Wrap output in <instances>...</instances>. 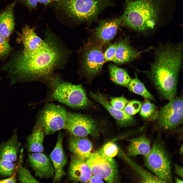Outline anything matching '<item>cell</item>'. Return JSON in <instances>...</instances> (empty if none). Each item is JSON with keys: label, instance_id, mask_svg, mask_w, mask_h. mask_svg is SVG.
<instances>
[{"label": "cell", "instance_id": "cell-23", "mask_svg": "<svg viewBox=\"0 0 183 183\" xmlns=\"http://www.w3.org/2000/svg\"><path fill=\"white\" fill-rule=\"evenodd\" d=\"M45 135L42 128L37 125L27 138V147L28 151L42 152L44 150L43 141Z\"/></svg>", "mask_w": 183, "mask_h": 183}, {"label": "cell", "instance_id": "cell-18", "mask_svg": "<svg viewBox=\"0 0 183 183\" xmlns=\"http://www.w3.org/2000/svg\"><path fill=\"white\" fill-rule=\"evenodd\" d=\"M150 49L151 48L138 51L130 45L128 37H125L121 39L117 44L116 53L112 61L117 64L127 63L138 58L143 53Z\"/></svg>", "mask_w": 183, "mask_h": 183}, {"label": "cell", "instance_id": "cell-38", "mask_svg": "<svg viewBox=\"0 0 183 183\" xmlns=\"http://www.w3.org/2000/svg\"><path fill=\"white\" fill-rule=\"evenodd\" d=\"M59 0H38V2L44 5L45 6L52 4V3L56 2Z\"/></svg>", "mask_w": 183, "mask_h": 183}, {"label": "cell", "instance_id": "cell-37", "mask_svg": "<svg viewBox=\"0 0 183 183\" xmlns=\"http://www.w3.org/2000/svg\"><path fill=\"white\" fill-rule=\"evenodd\" d=\"M89 182L90 183H103V182L102 180V179L97 176L96 175H92L90 177L89 181Z\"/></svg>", "mask_w": 183, "mask_h": 183}, {"label": "cell", "instance_id": "cell-34", "mask_svg": "<svg viewBox=\"0 0 183 183\" xmlns=\"http://www.w3.org/2000/svg\"><path fill=\"white\" fill-rule=\"evenodd\" d=\"M25 5L30 10L35 9L38 2V0H19Z\"/></svg>", "mask_w": 183, "mask_h": 183}, {"label": "cell", "instance_id": "cell-31", "mask_svg": "<svg viewBox=\"0 0 183 183\" xmlns=\"http://www.w3.org/2000/svg\"><path fill=\"white\" fill-rule=\"evenodd\" d=\"M128 102V101L123 96L112 97L109 103L110 105L115 109L119 110H123Z\"/></svg>", "mask_w": 183, "mask_h": 183}, {"label": "cell", "instance_id": "cell-4", "mask_svg": "<svg viewBox=\"0 0 183 183\" xmlns=\"http://www.w3.org/2000/svg\"><path fill=\"white\" fill-rule=\"evenodd\" d=\"M111 3V0H59L52 4L69 20L89 23Z\"/></svg>", "mask_w": 183, "mask_h": 183}, {"label": "cell", "instance_id": "cell-1", "mask_svg": "<svg viewBox=\"0 0 183 183\" xmlns=\"http://www.w3.org/2000/svg\"><path fill=\"white\" fill-rule=\"evenodd\" d=\"M46 47L34 54L22 52L14 56L3 67L15 78H44L66 63L70 53L61 40L48 27L45 32Z\"/></svg>", "mask_w": 183, "mask_h": 183}, {"label": "cell", "instance_id": "cell-20", "mask_svg": "<svg viewBox=\"0 0 183 183\" xmlns=\"http://www.w3.org/2000/svg\"><path fill=\"white\" fill-rule=\"evenodd\" d=\"M20 144L16 132L6 141L0 144V160L14 162L17 161Z\"/></svg>", "mask_w": 183, "mask_h": 183}, {"label": "cell", "instance_id": "cell-6", "mask_svg": "<svg viewBox=\"0 0 183 183\" xmlns=\"http://www.w3.org/2000/svg\"><path fill=\"white\" fill-rule=\"evenodd\" d=\"M52 96L54 100L72 108H84L89 104L86 92L81 84L59 82Z\"/></svg>", "mask_w": 183, "mask_h": 183}, {"label": "cell", "instance_id": "cell-14", "mask_svg": "<svg viewBox=\"0 0 183 183\" xmlns=\"http://www.w3.org/2000/svg\"><path fill=\"white\" fill-rule=\"evenodd\" d=\"M29 163L35 177L40 178H53L54 171L50 158L41 152H34L28 155Z\"/></svg>", "mask_w": 183, "mask_h": 183}, {"label": "cell", "instance_id": "cell-27", "mask_svg": "<svg viewBox=\"0 0 183 183\" xmlns=\"http://www.w3.org/2000/svg\"><path fill=\"white\" fill-rule=\"evenodd\" d=\"M17 165L16 163L0 160V176H12L17 172Z\"/></svg>", "mask_w": 183, "mask_h": 183}, {"label": "cell", "instance_id": "cell-2", "mask_svg": "<svg viewBox=\"0 0 183 183\" xmlns=\"http://www.w3.org/2000/svg\"><path fill=\"white\" fill-rule=\"evenodd\" d=\"M155 55L149 69L137 70L147 75L161 96L170 101L177 93L182 63V44L168 43L161 45L157 49Z\"/></svg>", "mask_w": 183, "mask_h": 183}, {"label": "cell", "instance_id": "cell-26", "mask_svg": "<svg viewBox=\"0 0 183 183\" xmlns=\"http://www.w3.org/2000/svg\"><path fill=\"white\" fill-rule=\"evenodd\" d=\"M21 152L17 170L19 181L20 182L23 183L39 182L32 175L26 167L23 166L22 164L23 161V149Z\"/></svg>", "mask_w": 183, "mask_h": 183}, {"label": "cell", "instance_id": "cell-11", "mask_svg": "<svg viewBox=\"0 0 183 183\" xmlns=\"http://www.w3.org/2000/svg\"><path fill=\"white\" fill-rule=\"evenodd\" d=\"M65 129L77 136H96L98 133L96 121L89 116L79 113L68 112Z\"/></svg>", "mask_w": 183, "mask_h": 183}, {"label": "cell", "instance_id": "cell-19", "mask_svg": "<svg viewBox=\"0 0 183 183\" xmlns=\"http://www.w3.org/2000/svg\"><path fill=\"white\" fill-rule=\"evenodd\" d=\"M68 146L72 154L84 160H86L92 153V144L85 137L72 135L69 140Z\"/></svg>", "mask_w": 183, "mask_h": 183}, {"label": "cell", "instance_id": "cell-33", "mask_svg": "<svg viewBox=\"0 0 183 183\" xmlns=\"http://www.w3.org/2000/svg\"><path fill=\"white\" fill-rule=\"evenodd\" d=\"M117 45L116 43L111 44L104 53L105 62L113 61L116 53Z\"/></svg>", "mask_w": 183, "mask_h": 183}, {"label": "cell", "instance_id": "cell-17", "mask_svg": "<svg viewBox=\"0 0 183 183\" xmlns=\"http://www.w3.org/2000/svg\"><path fill=\"white\" fill-rule=\"evenodd\" d=\"M89 94L92 98L101 104L108 111L119 126L125 127L134 124L135 120L131 115L127 114L124 110H118L112 107L105 97L100 92H91Z\"/></svg>", "mask_w": 183, "mask_h": 183}, {"label": "cell", "instance_id": "cell-28", "mask_svg": "<svg viewBox=\"0 0 183 183\" xmlns=\"http://www.w3.org/2000/svg\"><path fill=\"white\" fill-rule=\"evenodd\" d=\"M99 150L106 157L113 158L118 154L119 148L114 142L110 141L106 143Z\"/></svg>", "mask_w": 183, "mask_h": 183}, {"label": "cell", "instance_id": "cell-40", "mask_svg": "<svg viewBox=\"0 0 183 183\" xmlns=\"http://www.w3.org/2000/svg\"><path fill=\"white\" fill-rule=\"evenodd\" d=\"M179 152L181 154H183V145H182V146L180 148L179 150Z\"/></svg>", "mask_w": 183, "mask_h": 183}, {"label": "cell", "instance_id": "cell-39", "mask_svg": "<svg viewBox=\"0 0 183 183\" xmlns=\"http://www.w3.org/2000/svg\"><path fill=\"white\" fill-rule=\"evenodd\" d=\"M180 178L175 177V180L176 182L177 183H183V180Z\"/></svg>", "mask_w": 183, "mask_h": 183}, {"label": "cell", "instance_id": "cell-25", "mask_svg": "<svg viewBox=\"0 0 183 183\" xmlns=\"http://www.w3.org/2000/svg\"><path fill=\"white\" fill-rule=\"evenodd\" d=\"M128 86L130 92L147 99L152 100H155L154 96L147 90L144 84L138 79L136 72H135L134 78L131 80Z\"/></svg>", "mask_w": 183, "mask_h": 183}, {"label": "cell", "instance_id": "cell-15", "mask_svg": "<svg viewBox=\"0 0 183 183\" xmlns=\"http://www.w3.org/2000/svg\"><path fill=\"white\" fill-rule=\"evenodd\" d=\"M19 39L24 46L22 52L27 54L38 52L44 49L47 45L45 39H42L37 35L34 28L28 25L22 28Z\"/></svg>", "mask_w": 183, "mask_h": 183}, {"label": "cell", "instance_id": "cell-22", "mask_svg": "<svg viewBox=\"0 0 183 183\" xmlns=\"http://www.w3.org/2000/svg\"><path fill=\"white\" fill-rule=\"evenodd\" d=\"M16 3L14 2L9 5L0 14V33L8 40L14 27L13 9Z\"/></svg>", "mask_w": 183, "mask_h": 183}, {"label": "cell", "instance_id": "cell-30", "mask_svg": "<svg viewBox=\"0 0 183 183\" xmlns=\"http://www.w3.org/2000/svg\"><path fill=\"white\" fill-rule=\"evenodd\" d=\"M142 104L137 100H132L128 102L124 109L127 114L132 115L135 114L140 110Z\"/></svg>", "mask_w": 183, "mask_h": 183}, {"label": "cell", "instance_id": "cell-35", "mask_svg": "<svg viewBox=\"0 0 183 183\" xmlns=\"http://www.w3.org/2000/svg\"><path fill=\"white\" fill-rule=\"evenodd\" d=\"M174 172L176 175L182 179L183 168L182 167L177 164H175L174 166Z\"/></svg>", "mask_w": 183, "mask_h": 183}, {"label": "cell", "instance_id": "cell-32", "mask_svg": "<svg viewBox=\"0 0 183 183\" xmlns=\"http://www.w3.org/2000/svg\"><path fill=\"white\" fill-rule=\"evenodd\" d=\"M11 50L8 40L0 33V57L7 55Z\"/></svg>", "mask_w": 183, "mask_h": 183}, {"label": "cell", "instance_id": "cell-13", "mask_svg": "<svg viewBox=\"0 0 183 183\" xmlns=\"http://www.w3.org/2000/svg\"><path fill=\"white\" fill-rule=\"evenodd\" d=\"M64 136L63 133H59L56 145L49 155L54 171L53 183L58 182L66 175L64 168L67 162V159L63 147Z\"/></svg>", "mask_w": 183, "mask_h": 183}, {"label": "cell", "instance_id": "cell-29", "mask_svg": "<svg viewBox=\"0 0 183 183\" xmlns=\"http://www.w3.org/2000/svg\"><path fill=\"white\" fill-rule=\"evenodd\" d=\"M155 105L148 100H146L142 104L140 109V115L144 118L149 117L155 111Z\"/></svg>", "mask_w": 183, "mask_h": 183}, {"label": "cell", "instance_id": "cell-5", "mask_svg": "<svg viewBox=\"0 0 183 183\" xmlns=\"http://www.w3.org/2000/svg\"><path fill=\"white\" fill-rule=\"evenodd\" d=\"M145 165L164 183L172 181L171 162L165 147L160 141L153 143L149 153L144 156Z\"/></svg>", "mask_w": 183, "mask_h": 183}, {"label": "cell", "instance_id": "cell-8", "mask_svg": "<svg viewBox=\"0 0 183 183\" xmlns=\"http://www.w3.org/2000/svg\"><path fill=\"white\" fill-rule=\"evenodd\" d=\"M81 58L82 70L89 77L97 74L105 62L101 46L95 41L89 42L84 46Z\"/></svg>", "mask_w": 183, "mask_h": 183}, {"label": "cell", "instance_id": "cell-9", "mask_svg": "<svg viewBox=\"0 0 183 183\" xmlns=\"http://www.w3.org/2000/svg\"><path fill=\"white\" fill-rule=\"evenodd\" d=\"M93 174L108 183L113 182L117 173V165L113 158L105 156L100 150L92 153L86 160Z\"/></svg>", "mask_w": 183, "mask_h": 183}, {"label": "cell", "instance_id": "cell-21", "mask_svg": "<svg viewBox=\"0 0 183 183\" xmlns=\"http://www.w3.org/2000/svg\"><path fill=\"white\" fill-rule=\"evenodd\" d=\"M129 144L127 154L130 156L138 155L145 156L150 152L151 148L150 139L144 134L136 138L129 140Z\"/></svg>", "mask_w": 183, "mask_h": 183}, {"label": "cell", "instance_id": "cell-3", "mask_svg": "<svg viewBox=\"0 0 183 183\" xmlns=\"http://www.w3.org/2000/svg\"><path fill=\"white\" fill-rule=\"evenodd\" d=\"M160 4L156 0H127L121 25L139 32L153 30L159 20Z\"/></svg>", "mask_w": 183, "mask_h": 183}, {"label": "cell", "instance_id": "cell-16", "mask_svg": "<svg viewBox=\"0 0 183 183\" xmlns=\"http://www.w3.org/2000/svg\"><path fill=\"white\" fill-rule=\"evenodd\" d=\"M68 174L69 179L72 181L87 182H88L93 174L86 160L72 154Z\"/></svg>", "mask_w": 183, "mask_h": 183}, {"label": "cell", "instance_id": "cell-12", "mask_svg": "<svg viewBox=\"0 0 183 183\" xmlns=\"http://www.w3.org/2000/svg\"><path fill=\"white\" fill-rule=\"evenodd\" d=\"M121 16L111 19L101 20L93 30L96 42L101 45L108 43L115 37L121 25Z\"/></svg>", "mask_w": 183, "mask_h": 183}, {"label": "cell", "instance_id": "cell-7", "mask_svg": "<svg viewBox=\"0 0 183 183\" xmlns=\"http://www.w3.org/2000/svg\"><path fill=\"white\" fill-rule=\"evenodd\" d=\"M68 113L62 106L48 104L41 112L37 125L42 128L45 135L53 134L65 128Z\"/></svg>", "mask_w": 183, "mask_h": 183}, {"label": "cell", "instance_id": "cell-24", "mask_svg": "<svg viewBox=\"0 0 183 183\" xmlns=\"http://www.w3.org/2000/svg\"><path fill=\"white\" fill-rule=\"evenodd\" d=\"M108 69L110 78L114 82L124 86L128 85L131 79L126 70L112 64L108 65Z\"/></svg>", "mask_w": 183, "mask_h": 183}, {"label": "cell", "instance_id": "cell-10", "mask_svg": "<svg viewBox=\"0 0 183 183\" xmlns=\"http://www.w3.org/2000/svg\"><path fill=\"white\" fill-rule=\"evenodd\" d=\"M160 110L157 118V124L165 130L175 129L183 123L182 98L175 97Z\"/></svg>", "mask_w": 183, "mask_h": 183}, {"label": "cell", "instance_id": "cell-36", "mask_svg": "<svg viewBox=\"0 0 183 183\" xmlns=\"http://www.w3.org/2000/svg\"><path fill=\"white\" fill-rule=\"evenodd\" d=\"M16 177L14 176L5 179L0 180V183H16Z\"/></svg>", "mask_w": 183, "mask_h": 183}]
</instances>
